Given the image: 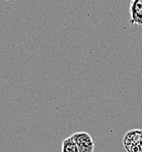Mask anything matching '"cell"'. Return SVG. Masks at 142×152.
<instances>
[{
    "instance_id": "cell-3",
    "label": "cell",
    "mask_w": 142,
    "mask_h": 152,
    "mask_svg": "<svg viewBox=\"0 0 142 152\" xmlns=\"http://www.w3.org/2000/svg\"><path fill=\"white\" fill-rule=\"evenodd\" d=\"M130 24L142 26V0H131L130 2Z\"/></svg>"
},
{
    "instance_id": "cell-2",
    "label": "cell",
    "mask_w": 142,
    "mask_h": 152,
    "mask_svg": "<svg viewBox=\"0 0 142 152\" xmlns=\"http://www.w3.org/2000/svg\"><path fill=\"white\" fill-rule=\"evenodd\" d=\"M76 145L78 147L79 152H94V142L92 136L86 132H77L72 135Z\"/></svg>"
},
{
    "instance_id": "cell-1",
    "label": "cell",
    "mask_w": 142,
    "mask_h": 152,
    "mask_svg": "<svg viewBox=\"0 0 142 152\" xmlns=\"http://www.w3.org/2000/svg\"><path fill=\"white\" fill-rule=\"evenodd\" d=\"M123 145L127 152H142V130L135 129L125 134Z\"/></svg>"
},
{
    "instance_id": "cell-4",
    "label": "cell",
    "mask_w": 142,
    "mask_h": 152,
    "mask_svg": "<svg viewBox=\"0 0 142 152\" xmlns=\"http://www.w3.org/2000/svg\"><path fill=\"white\" fill-rule=\"evenodd\" d=\"M61 151L62 152H79L77 145H76L75 141H74L72 136L66 138V139L62 142Z\"/></svg>"
}]
</instances>
